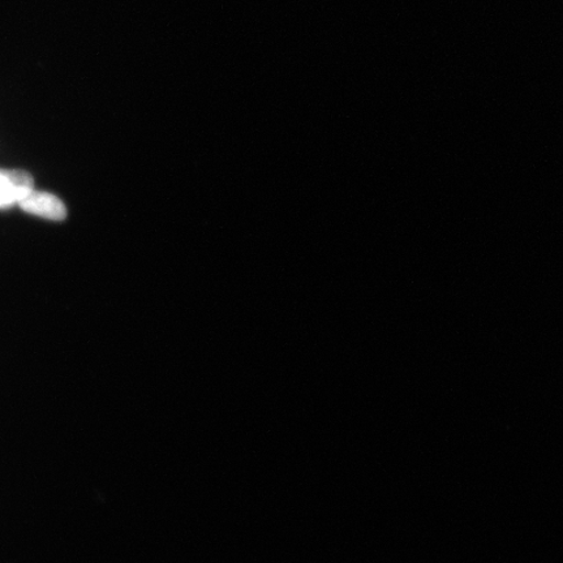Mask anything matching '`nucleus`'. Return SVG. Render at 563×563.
Segmentation results:
<instances>
[{
	"label": "nucleus",
	"instance_id": "f257e3e1",
	"mask_svg": "<svg viewBox=\"0 0 563 563\" xmlns=\"http://www.w3.org/2000/svg\"><path fill=\"white\" fill-rule=\"evenodd\" d=\"M34 189L33 176L24 170H0V210L19 206Z\"/></svg>",
	"mask_w": 563,
	"mask_h": 563
},
{
	"label": "nucleus",
	"instance_id": "f03ea898",
	"mask_svg": "<svg viewBox=\"0 0 563 563\" xmlns=\"http://www.w3.org/2000/svg\"><path fill=\"white\" fill-rule=\"evenodd\" d=\"M19 207L27 214L45 218L48 221L62 222L67 218L65 202L55 195L38 192L35 189L20 201Z\"/></svg>",
	"mask_w": 563,
	"mask_h": 563
}]
</instances>
